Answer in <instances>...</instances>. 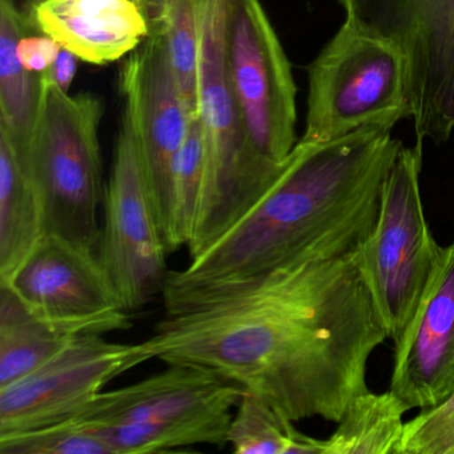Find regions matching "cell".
Here are the masks:
<instances>
[{"mask_svg":"<svg viewBox=\"0 0 454 454\" xmlns=\"http://www.w3.org/2000/svg\"><path fill=\"white\" fill-rule=\"evenodd\" d=\"M198 116L204 177L187 246L191 259L203 254L262 200L286 161L270 163L249 140L225 65L224 0H206L204 6Z\"/></svg>","mask_w":454,"mask_h":454,"instance_id":"277c9868","label":"cell"},{"mask_svg":"<svg viewBox=\"0 0 454 454\" xmlns=\"http://www.w3.org/2000/svg\"><path fill=\"white\" fill-rule=\"evenodd\" d=\"M38 2H41V0H27L25 4V9L26 7H30L33 6V4H38ZM135 2L137 4V0H135Z\"/></svg>","mask_w":454,"mask_h":454,"instance_id":"83f0119b","label":"cell"},{"mask_svg":"<svg viewBox=\"0 0 454 454\" xmlns=\"http://www.w3.org/2000/svg\"><path fill=\"white\" fill-rule=\"evenodd\" d=\"M421 167L422 142L403 145L385 179L376 225L353 252L387 339L393 341L413 317L443 248L425 217Z\"/></svg>","mask_w":454,"mask_h":454,"instance_id":"8992f818","label":"cell"},{"mask_svg":"<svg viewBox=\"0 0 454 454\" xmlns=\"http://www.w3.org/2000/svg\"><path fill=\"white\" fill-rule=\"evenodd\" d=\"M204 6L206 0H169L161 27L172 73L192 118L199 114Z\"/></svg>","mask_w":454,"mask_h":454,"instance_id":"44dd1931","label":"cell"},{"mask_svg":"<svg viewBox=\"0 0 454 454\" xmlns=\"http://www.w3.org/2000/svg\"><path fill=\"white\" fill-rule=\"evenodd\" d=\"M387 339L353 254L272 270L239 291L164 315L143 341L151 358L207 369L291 421L337 422L368 389Z\"/></svg>","mask_w":454,"mask_h":454,"instance_id":"6da1fadb","label":"cell"},{"mask_svg":"<svg viewBox=\"0 0 454 454\" xmlns=\"http://www.w3.org/2000/svg\"><path fill=\"white\" fill-rule=\"evenodd\" d=\"M83 333L36 315L10 286H0V387L51 360Z\"/></svg>","mask_w":454,"mask_h":454,"instance_id":"ac0fdd59","label":"cell"},{"mask_svg":"<svg viewBox=\"0 0 454 454\" xmlns=\"http://www.w3.org/2000/svg\"><path fill=\"white\" fill-rule=\"evenodd\" d=\"M228 78L254 151L283 164L296 147V84L260 0H224Z\"/></svg>","mask_w":454,"mask_h":454,"instance_id":"9c48e42d","label":"cell"},{"mask_svg":"<svg viewBox=\"0 0 454 454\" xmlns=\"http://www.w3.org/2000/svg\"><path fill=\"white\" fill-rule=\"evenodd\" d=\"M44 235L38 191L0 132V284L12 280Z\"/></svg>","mask_w":454,"mask_h":454,"instance_id":"e0dca14e","label":"cell"},{"mask_svg":"<svg viewBox=\"0 0 454 454\" xmlns=\"http://www.w3.org/2000/svg\"><path fill=\"white\" fill-rule=\"evenodd\" d=\"M408 405L392 390H366L348 406L321 454H401Z\"/></svg>","mask_w":454,"mask_h":454,"instance_id":"d6986e66","label":"cell"},{"mask_svg":"<svg viewBox=\"0 0 454 454\" xmlns=\"http://www.w3.org/2000/svg\"><path fill=\"white\" fill-rule=\"evenodd\" d=\"M76 70H78V58L62 47L51 67L43 74V78L62 91L68 92L75 78Z\"/></svg>","mask_w":454,"mask_h":454,"instance_id":"484cf974","label":"cell"},{"mask_svg":"<svg viewBox=\"0 0 454 454\" xmlns=\"http://www.w3.org/2000/svg\"><path fill=\"white\" fill-rule=\"evenodd\" d=\"M36 315L106 334L132 326L129 310L97 249L47 233L9 284Z\"/></svg>","mask_w":454,"mask_h":454,"instance_id":"7c38bea8","label":"cell"},{"mask_svg":"<svg viewBox=\"0 0 454 454\" xmlns=\"http://www.w3.org/2000/svg\"><path fill=\"white\" fill-rule=\"evenodd\" d=\"M204 177V145L199 116H193L175 171L171 219L166 235L168 252L188 246Z\"/></svg>","mask_w":454,"mask_h":454,"instance_id":"7402d4cb","label":"cell"},{"mask_svg":"<svg viewBox=\"0 0 454 454\" xmlns=\"http://www.w3.org/2000/svg\"><path fill=\"white\" fill-rule=\"evenodd\" d=\"M345 22L395 47L405 63L417 140L454 131V0H339Z\"/></svg>","mask_w":454,"mask_h":454,"instance_id":"ba28073f","label":"cell"},{"mask_svg":"<svg viewBox=\"0 0 454 454\" xmlns=\"http://www.w3.org/2000/svg\"><path fill=\"white\" fill-rule=\"evenodd\" d=\"M22 12L33 33L50 36L91 65L121 60L150 35L135 0H41Z\"/></svg>","mask_w":454,"mask_h":454,"instance_id":"9a60e30c","label":"cell"},{"mask_svg":"<svg viewBox=\"0 0 454 454\" xmlns=\"http://www.w3.org/2000/svg\"><path fill=\"white\" fill-rule=\"evenodd\" d=\"M389 389L421 411L454 392V241L443 247L413 317L395 341Z\"/></svg>","mask_w":454,"mask_h":454,"instance_id":"5bb4252c","label":"cell"},{"mask_svg":"<svg viewBox=\"0 0 454 454\" xmlns=\"http://www.w3.org/2000/svg\"><path fill=\"white\" fill-rule=\"evenodd\" d=\"M33 30L15 0H0V132L20 160L30 145L43 97V76L31 73L18 57V43Z\"/></svg>","mask_w":454,"mask_h":454,"instance_id":"2e32d148","label":"cell"},{"mask_svg":"<svg viewBox=\"0 0 454 454\" xmlns=\"http://www.w3.org/2000/svg\"><path fill=\"white\" fill-rule=\"evenodd\" d=\"M2 454H110L105 443L75 419L28 432L0 435Z\"/></svg>","mask_w":454,"mask_h":454,"instance_id":"603a6c76","label":"cell"},{"mask_svg":"<svg viewBox=\"0 0 454 454\" xmlns=\"http://www.w3.org/2000/svg\"><path fill=\"white\" fill-rule=\"evenodd\" d=\"M401 454H454V392L406 422Z\"/></svg>","mask_w":454,"mask_h":454,"instance_id":"cb8c5ba5","label":"cell"},{"mask_svg":"<svg viewBox=\"0 0 454 454\" xmlns=\"http://www.w3.org/2000/svg\"><path fill=\"white\" fill-rule=\"evenodd\" d=\"M43 82L38 118L20 163L38 191L46 235L97 249L98 212L105 199L99 143L103 103L92 94L70 97Z\"/></svg>","mask_w":454,"mask_h":454,"instance_id":"5b68a950","label":"cell"},{"mask_svg":"<svg viewBox=\"0 0 454 454\" xmlns=\"http://www.w3.org/2000/svg\"><path fill=\"white\" fill-rule=\"evenodd\" d=\"M321 442L300 433L294 421L246 390L228 429V445L236 454H321Z\"/></svg>","mask_w":454,"mask_h":454,"instance_id":"ffe728a7","label":"cell"},{"mask_svg":"<svg viewBox=\"0 0 454 454\" xmlns=\"http://www.w3.org/2000/svg\"><path fill=\"white\" fill-rule=\"evenodd\" d=\"M137 4L150 26V34L160 31L163 27L169 0H137Z\"/></svg>","mask_w":454,"mask_h":454,"instance_id":"4316f807","label":"cell"},{"mask_svg":"<svg viewBox=\"0 0 454 454\" xmlns=\"http://www.w3.org/2000/svg\"><path fill=\"white\" fill-rule=\"evenodd\" d=\"M97 252L129 312L142 309L163 291L168 249L134 127L124 110L103 199Z\"/></svg>","mask_w":454,"mask_h":454,"instance_id":"30bf717a","label":"cell"},{"mask_svg":"<svg viewBox=\"0 0 454 454\" xmlns=\"http://www.w3.org/2000/svg\"><path fill=\"white\" fill-rule=\"evenodd\" d=\"M243 392L207 369L167 364L142 381L100 392L73 419L91 430L110 454L224 448Z\"/></svg>","mask_w":454,"mask_h":454,"instance_id":"3957f363","label":"cell"},{"mask_svg":"<svg viewBox=\"0 0 454 454\" xmlns=\"http://www.w3.org/2000/svg\"><path fill=\"white\" fill-rule=\"evenodd\" d=\"M60 46L54 39L42 34H26L18 43V57L31 73L43 75L59 54Z\"/></svg>","mask_w":454,"mask_h":454,"instance_id":"d4e9b609","label":"cell"},{"mask_svg":"<svg viewBox=\"0 0 454 454\" xmlns=\"http://www.w3.org/2000/svg\"><path fill=\"white\" fill-rule=\"evenodd\" d=\"M393 127L326 143L297 142L262 200L164 283V313L215 301L288 265L353 254L373 231L403 145Z\"/></svg>","mask_w":454,"mask_h":454,"instance_id":"7a4b0ae2","label":"cell"},{"mask_svg":"<svg viewBox=\"0 0 454 454\" xmlns=\"http://www.w3.org/2000/svg\"><path fill=\"white\" fill-rule=\"evenodd\" d=\"M121 90L166 240L175 171L192 116L172 73L163 28L129 55L121 67Z\"/></svg>","mask_w":454,"mask_h":454,"instance_id":"4fadbf2b","label":"cell"},{"mask_svg":"<svg viewBox=\"0 0 454 454\" xmlns=\"http://www.w3.org/2000/svg\"><path fill=\"white\" fill-rule=\"evenodd\" d=\"M309 94L300 142L326 143L409 118L400 52L344 22L308 67Z\"/></svg>","mask_w":454,"mask_h":454,"instance_id":"52a82bcc","label":"cell"},{"mask_svg":"<svg viewBox=\"0 0 454 454\" xmlns=\"http://www.w3.org/2000/svg\"><path fill=\"white\" fill-rule=\"evenodd\" d=\"M153 360L145 344L76 337L62 352L0 387V435L28 432L78 416L116 377Z\"/></svg>","mask_w":454,"mask_h":454,"instance_id":"8fae6325","label":"cell"}]
</instances>
